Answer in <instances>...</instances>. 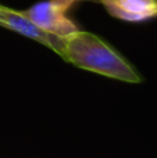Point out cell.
I'll return each mask as SVG.
<instances>
[{
	"instance_id": "1",
	"label": "cell",
	"mask_w": 157,
	"mask_h": 158,
	"mask_svg": "<svg viewBox=\"0 0 157 158\" xmlns=\"http://www.w3.org/2000/svg\"><path fill=\"white\" fill-rule=\"evenodd\" d=\"M63 60L81 69L95 72L127 83H141L142 77L135 68L99 36L78 29L64 38Z\"/></svg>"
},
{
	"instance_id": "2",
	"label": "cell",
	"mask_w": 157,
	"mask_h": 158,
	"mask_svg": "<svg viewBox=\"0 0 157 158\" xmlns=\"http://www.w3.org/2000/svg\"><path fill=\"white\" fill-rule=\"evenodd\" d=\"M77 0H46L33 4L22 13L39 28L60 38H68L78 31L77 25L66 15Z\"/></svg>"
},
{
	"instance_id": "3",
	"label": "cell",
	"mask_w": 157,
	"mask_h": 158,
	"mask_svg": "<svg viewBox=\"0 0 157 158\" xmlns=\"http://www.w3.org/2000/svg\"><path fill=\"white\" fill-rule=\"evenodd\" d=\"M0 27L7 28L19 35L36 40L38 43L49 47L54 53H57L61 58L64 54V38L56 36L50 32H46L36 24H33L22 11H17L13 8L0 6Z\"/></svg>"
},
{
	"instance_id": "4",
	"label": "cell",
	"mask_w": 157,
	"mask_h": 158,
	"mask_svg": "<svg viewBox=\"0 0 157 158\" xmlns=\"http://www.w3.org/2000/svg\"><path fill=\"white\" fill-rule=\"evenodd\" d=\"M108 14L122 21L142 22L157 17V0H100Z\"/></svg>"
}]
</instances>
